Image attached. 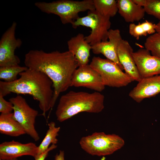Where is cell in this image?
Masks as SVG:
<instances>
[{
  "label": "cell",
  "instance_id": "cell-16",
  "mask_svg": "<svg viewBox=\"0 0 160 160\" xmlns=\"http://www.w3.org/2000/svg\"><path fill=\"white\" fill-rule=\"evenodd\" d=\"M68 51L74 55L79 66L88 64L92 46L86 41L84 34L79 33L67 43Z\"/></svg>",
  "mask_w": 160,
  "mask_h": 160
},
{
  "label": "cell",
  "instance_id": "cell-6",
  "mask_svg": "<svg viewBox=\"0 0 160 160\" xmlns=\"http://www.w3.org/2000/svg\"><path fill=\"white\" fill-rule=\"evenodd\" d=\"M110 18L101 15L95 10L89 11L86 16L79 17L71 25L75 29L80 26L91 29L90 33L85 37V39L92 46L108 41V31L111 25Z\"/></svg>",
  "mask_w": 160,
  "mask_h": 160
},
{
  "label": "cell",
  "instance_id": "cell-20",
  "mask_svg": "<svg viewBox=\"0 0 160 160\" xmlns=\"http://www.w3.org/2000/svg\"><path fill=\"white\" fill-rule=\"evenodd\" d=\"M48 129L46 133V135L40 143L38 146L37 155H39L47 150L49 148L50 144H56L58 139L57 137L60 130V127H56L55 123L51 121L48 124Z\"/></svg>",
  "mask_w": 160,
  "mask_h": 160
},
{
  "label": "cell",
  "instance_id": "cell-28",
  "mask_svg": "<svg viewBox=\"0 0 160 160\" xmlns=\"http://www.w3.org/2000/svg\"><path fill=\"white\" fill-rule=\"evenodd\" d=\"M156 32L160 34V21L156 24Z\"/></svg>",
  "mask_w": 160,
  "mask_h": 160
},
{
  "label": "cell",
  "instance_id": "cell-10",
  "mask_svg": "<svg viewBox=\"0 0 160 160\" xmlns=\"http://www.w3.org/2000/svg\"><path fill=\"white\" fill-rule=\"evenodd\" d=\"M72 86L85 87L100 92L105 87L99 73L89 64L79 66L75 71L72 78Z\"/></svg>",
  "mask_w": 160,
  "mask_h": 160
},
{
  "label": "cell",
  "instance_id": "cell-3",
  "mask_svg": "<svg viewBox=\"0 0 160 160\" xmlns=\"http://www.w3.org/2000/svg\"><path fill=\"white\" fill-rule=\"evenodd\" d=\"M104 99L100 92L69 91L60 99L55 112L57 120L63 122L82 112H100L104 108Z\"/></svg>",
  "mask_w": 160,
  "mask_h": 160
},
{
  "label": "cell",
  "instance_id": "cell-14",
  "mask_svg": "<svg viewBox=\"0 0 160 160\" xmlns=\"http://www.w3.org/2000/svg\"><path fill=\"white\" fill-rule=\"evenodd\" d=\"M160 93V75L142 78L129 92V97L137 103Z\"/></svg>",
  "mask_w": 160,
  "mask_h": 160
},
{
  "label": "cell",
  "instance_id": "cell-18",
  "mask_svg": "<svg viewBox=\"0 0 160 160\" xmlns=\"http://www.w3.org/2000/svg\"><path fill=\"white\" fill-rule=\"evenodd\" d=\"M0 132L12 137H17L26 134L22 127L14 118L13 113H1Z\"/></svg>",
  "mask_w": 160,
  "mask_h": 160
},
{
  "label": "cell",
  "instance_id": "cell-11",
  "mask_svg": "<svg viewBox=\"0 0 160 160\" xmlns=\"http://www.w3.org/2000/svg\"><path fill=\"white\" fill-rule=\"evenodd\" d=\"M132 55L142 79L160 75V58L152 55L143 47Z\"/></svg>",
  "mask_w": 160,
  "mask_h": 160
},
{
  "label": "cell",
  "instance_id": "cell-17",
  "mask_svg": "<svg viewBox=\"0 0 160 160\" xmlns=\"http://www.w3.org/2000/svg\"><path fill=\"white\" fill-rule=\"evenodd\" d=\"M118 12L127 23H133L143 19L145 12L144 8L133 0H117Z\"/></svg>",
  "mask_w": 160,
  "mask_h": 160
},
{
  "label": "cell",
  "instance_id": "cell-24",
  "mask_svg": "<svg viewBox=\"0 0 160 160\" xmlns=\"http://www.w3.org/2000/svg\"><path fill=\"white\" fill-rule=\"evenodd\" d=\"M144 47L152 55L160 58V34L156 32L150 35L145 40Z\"/></svg>",
  "mask_w": 160,
  "mask_h": 160
},
{
  "label": "cell",
  "instance_id": "cell-8",
  "mask_svg": "<svg viewBox=\"0 0 160 160\" xmlns=\"http://www.w3.org/2000/svg\"><path fill=\"white\" fill-rule=\"evenodd\" d=\"M9 101L13 105V116L24 129L26 133L35 141L40 139L35 124L38 111L31 108L25 99L20 95L10 98Z\"/></svg>",
  "mask_w": 160,
  "mask_h": 160
},
{
  "label": "cell",
  "instance_id": "cell-23",
  "mask_svg": "<svg viewBox=\"0 0 160 160\" xmlns=\"http://www.w3.org/2000/svg\"><path fill=\"white\" fill-rule=\"evenodd\" d=\"M136 3L144 8L145 13L160 21V0H137Z\"/></svg>",
  "mask_w": 160,
  "mask_h": 160
},
{
  "label": "cell",
  "instance_id": "cell-5",
  "mask_svg": "<svg viewBox=\"0 0 160 160\" xmlns=\"http://www.w3.org/2000/svg\"><path fill=\"white\" fill-rule=\"evenodd\" d=\"M82 149L92 156H105L111 155L124 145V140L118 135L95 132L82 137L79 141Z\"/></svg>",
  "mask_w": 160,
  "mask_h": 160
},
{
  "label": "cell",
  "instance_id": "cell-7",
  "mask_svg": "<svg viewBox=\"0 0 160 160\" xmlns=\"http://www.w3.org/2000/svg\"><path fill=\"white\" fill-rule=\"evenodd\" d=\"M89 65L99 73L105 86L122 87L134 81L116 63L107 59L94 57Z\"/></svg>",
  "mask_w": 160,
  "mask_h": 160
},
{
  "label": "cell",
  "instance_id": "cell-22",
  "mask_svg": "<svg viewBox=\"0 0 160 160\" xmlns=\"http://www.w3.org/2000/svg\"><path fill=\"white\" fill-rule=\"evenodd\" d=\"M28 69L25 66L19 65L0 67V79L5 81L11 82L17 79L18 75Z\"/></svg>",
  "mask_w": 160,
  "mask_h": 160
},
{
  "label": "cell",
  "instance_id": "cell-19",
  "mask_svg": "<svg viewBox=\"0 0 160 160\" xmlns=\"http://www.w3.org/2000/svg\"><path fill=\"white\" fill-rule=\"evenodd\" d=\"M156 24L147 20L137 24L130 23L129 26V33L138 40L142 36L151 35L156 33Z\"/></svg>",
  "mask_w": 160,
  "mask_h": 160
},
{
  "label": "cell",
  "instance_id": "cell-13",
  "mask_svg": "<svg viewBox=\"0 0 160 160\" xmlns=\"http://www.w3.org/2000/svg\"><path fill=\"white\" fill-rule=\"evenodd\" d=\"M38 146L34 143L23 144L12 140L0 144V159L7 160L24 156L35 158L37 155Z\"/></svg>",
  "mask_w": 160,
  "mask_h": 160
},
{
  "label": "cell",
  "instance_id": "cell-29",
  "mask_svg": "<svg viewBox=\"0 0 160 160\" xmlns=\"http://www.w3.org/2000/svg\"><path fill=\"white\" fill-rule=\"evenodd\" d=\"M100 160H105V158L104 156H103Z\"/></svg>",
  "mask_w": 160,
  "mask_h": 160
},
{
  "label": "cell",
  "instance_id": "cell-27",
  "mask_svg": "<svg viewBox=\"0 0 160 160\" xmlns=\"http://www.w3.org/2000/svg\"><path fill=\"white\" fill-rule=\"evenodd\" d=\"M55 160H65L64 151L60 150L59 153H57L55 156Z\"/></svg>",
  "mask_w": 160,
  "mask_h": 160
},
{
  "label": "cell",
  "instance_id": "cell-26",
  "mask_svg": "<svg viewBox=\"0 0 160 160\" xmlns=\"http://www.w3.org/2000/svg\"><path fill=\"white\" fill-rule=\"evenodd\" d=\"M57 145L52 144L48 149L42 153L36 156L34 158L35 160H45L47 157L49 153L52 150L56 148Z\"/></svg>",
  "mask_w": 160,
  "mask_h": 160
},
{
  "label": "cell",
  "instance_id": "cell-2",
  "mask_svg": "<svg viewBox=\"0 0 160 160\" xmlns=\"http://www.w3.org/2000/svg\"><path fill=\"white\" fill-rule=\"evenodd\" d=\"M19 75L20 77L12 82L0 81V95L3 97L12 93L30 95L38 101L45 117L51 109L54 94L52 81L43 72L28 68Z\"/></svg>",
  "mask_w": 160,
  "mask_h": 160
},
{
  "label": "cell",
  "instance_id": "cell-9",
  "mask_svg": "<svg viewBox=\"0 0 160 160\" xmlns=\"http://www.w3.org/2000/svg\"><path fill=\"white\" fill-rule=\"evenodd\" d=\"M17 23L14 21L4 33L0 40V67L19 65L20 60L15 54V50L22 44L21 40L15 36Z\"/></svg>",
  "mask_w": 160,
  "mask_h": 160
},
{
  "label": "cell",
  "instance_id": "cell-21",
  "mask_svg": "<svg viewBox=\"0 0 160 160\" xmlns=\"http://www.w3.org/2000/svg\"><path fill=\"white\" fill-rule=\"evenodd\" d=\"M95 10L101 15L110 17L115 16L118 12L117 0H93Z\"/></svg>",
  "mask_w": 160,
  "mask_h": 160
},
{
  "label": "cell",
  "instance_id": "cell-30",
  "mask_svg": "<svg viewBox=\"0 0 160 160\" xmlns=\"http://www.w3.org/2000/svg\"><path fill=\"white\" fill-rule=\"evenodd\" d=\"M0 160H3L0 159ZM18 160V159H17V158H16V159H9V160Z\"/></svg>",
  "mask_w": 160,
  "mask_h": 160
},
{
  "label": "cell",
  "instance_id": "cell-15",
  "mask_svg": "<svg viewBox=\"0 0 160 160\" xmlns=\"http://www.w3.org/2000/svg\"><path fill=\"white\" fill-rule=\"evenodd\" d=\"M133 52L128 41L122 39L117 49L119 61L125 72L134 81L138 82L142 78L133 56Z\"/></svg>",
  "mask_w": 160,
  "mask_h": 160
},
{
  "label": "cell",
  "instance_id": "cell-25",
  "mask_svg": "<svg viewBox=\"0 0 160 160\" xmlns=\"http://www.w3.org/2000/svg\"><path fill=\"white\" fill-rule=\"evenodd\" d=\"M13 105L10 101H7L4 97L0 95V112L1 113L8 114L12 113Z\"/></svg>",
  "mask_w": 160,
  "mask_h": 160
},
{
  "label": "cell",
  "instance_id": "cell-1",
  "mask_svg": "<svg viewBox=\"0 0 160 160\" xmlns=\"http://www.w3.org/2000/svg\"><path fill=\"white\" fill-rule=\"evenodd\" d=\"M24 63L28 68L43 72L52 81L54 94L51 109L60 94L71 87L73 75L79 67L74 55L69 51L47 52L41 50H30L25 55Z\"/></svg>",
  "mask_w": 160,
  "mask_h": 160
},
{
  "label": "cell",
  "instance_id": "cell-4",
  "mask_svg": "<svg viewBox=\"0 0 160 160\" xmlns=\"http://www.w3.org/2000/svg\"><path fill=\"white\" fill-rule=\"evenodd\" d=\"M35 5L41 11L58 16L64 24L72 23L80 12L95 10L93 0H60L50 2L38 1Z\"/></svg>",
  "mask_w": 160,
  "mask_h": 160
},
{
  "label": "cell",
  "instance_id": "cell-12",
  "mask_svg": "<svg viewBox=\"0 0 160 160\" xmlns=\"http://www.w3.org/2000/svg\"><path fill=\"white\" fill-rule=\"evenodd\" d=\"M108 39V41L101 42L92 46V51L94 54H103L106 59L116 63L123 70V68L119 61L117 54V48L122 39L120 30L109 29Z\"/></svg>",
  "mask_w": 160,
  "mask_h": 160
}]
</instances>
